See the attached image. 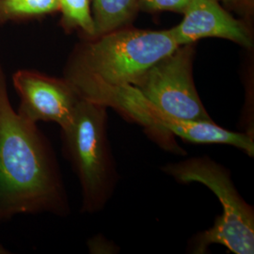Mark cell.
Returning <instances> with one entry per match:
<instances>
[{
    "mask_svg": "<svg viewBox=\"0 0 254 254\" xmlns=\"http://www.w3.org/2000/svg\"><path fill=\"white\" fill-rule=\"evenodd\" d=\"M44 213H70L62 173L46 136L12 108L0 64V223Z\"/></svg>",
    "mask_w": 254,
    "mask_h": 254,
    "instance_id": "cell-1",
    "label": "cell"
},
{
    "mask_svg": "<svg viewBox=\"0 0 254 254\" xmlns=\"http://www.w3.org/2000/svg\"><path fill=\"white\" fill-rule=\"evenodd\" d=\"M178 47L171 29L120 28L76 46L64 77L74 91L94 84L134 86L154 64Z\"/></svg>",
    "mask_w": 254,
    "mask_h": 254,
    "instance_id": "cell-2",
    "label": "cell"
},
{
    "mask_svg": "<svg viewBox=\"0 0 254 254\" xmlns=\"http://www.w3.org/2000/svg\"><path fill=\"white\" fill-rule=\"evenodd\" d=\"M82 99L117 110L125 117L143 127L167 150L177 153L173 137L196 144H225L254 156V136L233 132L213 122H188L173 118L155 107L132 85L109 86L94 84L76 90Z\"/></svg>",
    "mask_w": 254,
    "mask_h": 254,
    "instance_id": "cell-3",
    "label": "cell"
},
{
    "mask_svg": "<svg viewBox=\"0 0 254 254\" xmlns=\"http://www.w3.org/2000/svg\"><path fill=\"white\" fill-rule=\"evenodd\" d=\"M108 108L80 99L69 127L62 129L64 154L73 166L82 191L81 212L105 207L117 183L108 136Z\"/></svg>",
    "mask_w": 254,
    "mask_h": 254,
    "instance_id": "cell-4",
    "label": "cell"
},
{
    "mask_svg": "<svg viewBox=\"0 0 254 254\" xmlns=\"http://www.w3.org/2000/svg\"><path fill=\"white\" fill-rule=\"evenodd\" d=\"M163 171L180 183H200L215 193L223 212L212 227L194 236L191 254H205L213 244L236 254L254 253V211L236 190L226 168L204 157L165 166Z\"/></svg>",
    "mask_w": 254,
    "mask_h": 254,
    "instance_id": "cell-5",
    "label": "cell"
},
{
    "mask_svg": "<svg viewBox=\"0 0 254 254\" xmlns=\"http://www.w3.org/2000/svg\"><path fill=\"white\" fill-rule=\"evenodd\" d=\"M194 52L193 44L179 46L154 64L134 86L147 100L173 118L213 122L195 88Z\"/></svg>",
    "mask_w": 254,
    "mask_h": 254,
    "instance_id": "cell-6",
    "label": "cell"
},
{
    "mask_svg": "<svg viewBox=\"0 0 254 254\" xmlns=\"http://www.w3.org/2000/svg\"><path fill=\"white\" fill-rule=\"evenodd\" d=\"M11 80L20 98L16 112L21 118L35 125L55 123L61 129L70 126L81 98L64 77L21 69Z\"/></svg>",
    "mask_w": 254,
    "mask_h": 254,
    "instance_id": "cell-7",
    "label": "cell"
},
{
    "mask_svg": "<svg viewBox=\"0 0 254 254\" xmlns=\"http://www.w3.org/2000/svg\"><path fill=\"white\" fill-rule=\"evenodd\" d=\"M183 14L181 23L171 28L179 46L192 45L203 38H222L246 48L253 47L250 29L223 9L219 0H192Z\"/></svg>",
    "mask_w": 254,
    "mask_h": 254,
    "instance_id": "cell-8",
    "label": "cell"
},
{
    "mask_svg": "<svg viewBox=\"0 0 254 254\" xmlns=\"http://www.w3.org/2000/svg\"><path fill=\"white\" fill-rule=\"evenodd\" d=\"M95 37L126 27L136 15L138 0H92Z\"/></svg>",
    "mask_w": 254,
    "mask_h": 254,
    "instance_id": "cell-9",
    "label": "cell"
},
{
    "mask_svg": "<svg viewBox=\"0 0 254 254\" xmlns=\"http://www.w3.org/2000/svg\"><path fill=\"white\" fill-rule=\"evenodd\" d=\"M59 10V0H0V23L36 18Z\"/></svg>",
    "mask_w": 254,
    "mask_h": 254,
    "instance_id": "cell-10",
    "label": "cell"
},
{
    "mask_svg": "<svg viewBox=\"0 0 254 254\" xmlns=\"http://www.w3.org/2000/svg\"><path fill=\"white\" fill-rule=\"evenodd\" d=\"M91 0H59V10L63 13L66 29L79 28L89 39L95 37L94 21L91 9Z\"/></svg>",
    "mask_w": 254,
    "mask_h": 254,
    "instance_id": "cell-11",
    "label": "cell"
},
{
    "mask_svg": "<svg viewBox=\"0 0 254 254\" xmlns=\"http://www.w3.org/2000/svg\"><path fill=\"white\" fill-rule=\"evenodd\" d=\"M192 0H138V9L148 11L170 10L183 13Z\"/></svg>",
    "mask_w": 254,
    "mask_h": 254,
    "instance_id": "cell-12",
    "label": "cell"
},
{
    "mask_svg": "<svg viewBox=\"0 0 254 254\" xmlns=\"http://www.w3.org/2000/svg\"><path fill=\"white\" fill-rule=\"evenodd\" d=\"M223 3H225L226 5H231V6H237V7H241V6H252L253 0H220Z\"/></svg>",
    "mask_w": 254,
    "mask_h": 254,
    "instance_id": "cell-13",
    "label": "cell"
},
{
    "mask_svg": "<svg viewBox=\"0 0 254 254\" xmlns=\"http://www.w3.org/2000/svg\"><path fill=\"white\" fill-rule=\"evenodd\" d=\"M9 254V250H7L4 246L0 244V254Z\"/></svg>",
    "mask_w": 254,
    "mask_h": 254,
    "instance_id": "cell-14",
    "label": "cell"
}]
</instances>
